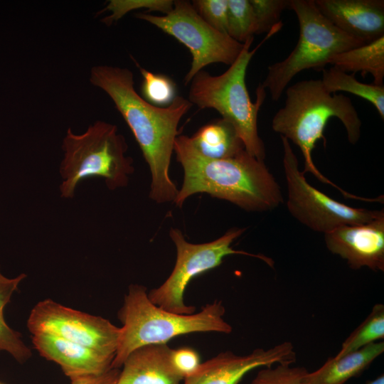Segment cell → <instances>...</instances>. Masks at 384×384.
Wrapping results in <instances>:
<instances>
[{
  "label": "cell",
  "instance_id": "obj_9",
  "mask_svg": "<svg viewBox=\"0 0 384 384\" xmlns=\"http://www.w3.org/2000/svg\"><path fill=\"white\" fill-rule=\"evenodd\" d=\"M135 16L155 26L188 48L192 61L184 78L186 85L210 64L221 63L230 65L244 46V43H239L210 26L188 1H174L172 10L166 14L157 16L146 12Z\"/></svg>",
  "mask_w": 384,
  "mask_h": 384
},
{
  "label": "cell",
  "instance_id": "obj_24",
  "mask_svg": "<svg viewBox=\"0 0 384 384\" xmlns=\"http://www.w3.org/2000/svg\"><path fill=\"white\" fill-rule=\"evenodd\" d=\"M143 78L142 92L145 100L159 107L170 105L176 97V86L166 75L153 73L139 68Z\"/></svg>",
  "mask_w": 384,
  "mask_h": 384
},
{
  "label": "cell",
  "instance_id": "obj_11",
  "mask_svg": "<svg viewBox=\"0 0 384 384\" xmlns=\"http://www.w3.org/2000/svg\"><path fill=\"white\" fill-rule=\"evenodd\" d=\"M27 327L32 335L54 336L115 357L120 334L108 319L65 306L51 299L31 309Z\"/></svg>",
  "mask_w": 384,
  "mask_h": 384
},
{
  "label": "cell",
  "instance_id": "obj_3",
  "mask_svg": "<svg viewBox=\"0 0 384 384\" xmlns=\"http://www.w3.org/2000/svg\"><path fill=\"white\" fill-rule=\"evenodd\" d=\"M283 107L274 115L272 130L292 142L300 149L304 160V174L310 172L319 181L338 189L345 198L363 200L336 186L315 166L312 151L323 140L329 120L338 118L343 124L348 142L355 144L361 137V120L351 99L341 94L330 93L321 80L299 81L285 90Z\"/></svg>",
  "mask_w": 384,
  "mask_h": 384
},
{
  "label": "cell",
  "instance_id": "obj_17",
  "mask_svg": "<svg viewBox=\"0 0 384 384\" xmlns=\"http://www.w3.org/2000/svg\"><path fill=\"white\" fill-rule=\"evenodd\" d=\"M384 352V341L370 343L341 356L329 358L318 369L304 376L306 384H344L359 376Z\"/></svg>",
  "mask_w": 384,
  "mask_h": 384
},
{
  "label": "cell",
  "instance_id": "obj_14",
  "mask_svg": "<svg viewBox=\"0 0 384 384\" xmlns=\"http://www.w3.org/2000/svg\"><path fill=\"white\" fill-rule=\"evenodd\" d=\"M335 26L365 43L384 36L383 0H314Z\"/></svg>",
  "mask_w": 384,
  "mask_h": 384
},
{
  "label": "cell",
  "instance_id": "obj_32",
  "mask_svg": "<svg viewBox=\"0 0 384 384\" xmlns=\"http://www.w3.org/2000/svg\"><path fill=\"white\" fill-rule=\"evenodd\" d=\"M0 384H4V383H0Z\"/></svg>",
  "mask_w": 384,
  "mask_h": 384
},
{
  "label": "cell",
  "instance_id": "obj_16",
  "mask_svg": "<svg viewBox=\"0 0 384 384\" xmlns=\"http://www.w3.org/2000/svg\"><path fill=\"white\" fill-rule=\"evenodd\" d=\"M172 350L167 343L134 349L124 361L116 384H181L184 378L173 363Z\"/></svg>",
  "mask_w": 384,
  "mask_h": 384
},
{
  "label": "cell",
  "instance_id": "obj_30",
  "mask_svg": "<svg viewBox=\"0 0 384 384\" xmlns=\"http://www.w3.org/2000/svg\"><path fill=\"white\" fill-rule=\"evenodd\" d=\"M119 372V368H112L100 375L77 377L70 379V384H116Z\"/></svg>",
  "mask_w": 384,
  "mask_h": 384
},
{
  "label": "cell",
  "instance_id": "obj_23",
  "mask_svg": "<svg viewBox=\"0 0 384 384\" xmlns=\"http://www.w3.org/2000/svg\"><path fill=\"white\" fill-rule=\"evenodd\" d=\"M228 35L243 43L257 34V23L249 0H228Z\"/></svg>",
  "mask_w": 384,
  "mask_h": 384
},
{
  "label": "cell",
  "instance_id": "obj_10",
  "mask_svg": "<svg viewBox=\"0 0 384 384\" xmlns=\"http://www.w3.org/2000/svg\"><path fill=\"white\" fill-rule=\"evenodd\" d=\"M282 164L287 187V209L311 230L327 233L345 225L370 222L384 216V210L358 208L340 203L310 185L299 170L290 142L280 136Z\"/></svg>",
  "mask_w": 384,
  "mask_h": 384
},
{
  "label": "cell",
  "instance_id": "obj_5",
  "mask_svg": "<svg viewBox=\"0 0 384 384\" xmlns=\"http://www.w3.org/2000/svg\"><path fill=\"white\" fill-rule=\"evenodd\" d=\"M282 27L279 23L272 28L256 48L250 50L254 37L244 42L237 59L219 75L201 70L190 82L188 100L200 109L210 108L218 112L230 123L241 139L245 151L260 161L265 158V144L257 131V115L265 97L266 90L260 84L256 101L250 97L245 75L248 65L257 49Z\"/></svg>",
  "mask_w": 384,
  "mask_h": 384
},
{
  "label": "cell",
  "instance_id": "obj_22",
  "mask_svg": "<svg viewBox=\"0 0 384 384\" xmlns=\"http://www.w3.org/2000/svg\"><path fill=\"white\" fill-rule=\"evenodd\" d=\"M384 338V305L375 304L365 320L344 340L336 356L359 350Z\"/></svg>",
  "mask_w": 384,
  "mask_h": 384
},
{
  "label": "cell",
  "instance_id": "obj_15",
  "mask_svg": "<svg viewBox=\"0 0 384 384\" xmlns=\"http://www.w3.org/2000/svg\"><path fill=\"white\" fill-rule=\"evenodd\" d=\"M32 343L41 356L57 363L70 379L100 375L112 368L114 357L60 337L32 335Z\"/></svg>",
  "mask_w": 384,
  "mask_h": 384
},
{
  "label": "cell",
  "instance_id": "obj_18",
  "mask_svg": "<svg viewBox=\"0 0 384 384\" xmlns=\"http://www.w3.org/2000/svg\"><path fill=\"white\" fill-rule=\"evenodd\" d=\"M190 141L201 156L211 159L231 158L245 150L233 126L222 117L201 127Z\"/></svg>",
  "mask_w": 384,
  "mask_h": 384
},
{
  "label": "cell",
  "instance_id": "obj_27",
  "mask_svg": "<svg viewBox=\"0 0 384 384\" xmlns=\"http://www.w3.org/2000/svg\"><path fill=\"white\" fill-rule=\"evenodd\" d=\"M255 16L257 34L268 33L279 21L289 0H249Z\"/></svg>",
  "mask_w": 384,
  "mask_h": 384
},
{
  "label": "cell",
  "instance_id": "obj_7",
  "mask_svg": "<svg viewBox=\"0 0 384 384\" xmlns=\"http://www.w3.org/2000/svg\"><path fill=\"white\" fill-rule=\"evenodd\" d=\"M299 24L298 42L283 60L268 66L260 84L278 101L293 78L307 69L323 70L333 55L366 43L335 26L318 9L314 0H289Z\"/></svg>",
  "mask_w": 384,
  "mask_h": 384
},
{
  "label": "cell",
  "instance_id": "obj_6",
  "mask_svg": "<svg viewBox=\"0 0 384 384\" xmlns=\"http://www.w3.org/2000/svg\"><path fill=\"white\" fill-rule=\"evenodd\" d=\"M63 159L60 165L63 181L60 196L73 198L83 179L100 176L110 190L126 186L134 172L128 145L116 125L96 121L82 134L68 129L63 141Z\"/></svg>",
  "mask_w": 384,
  "mask_h": 384
},
{
  "label": "cell",
  "instance_id": "obj_26",
  "mask_svg": "<svg viewBox=\"0 0 384 384\" xmlns=\"http://www.w3.org/2000/svg\"><path fill=\"white\" fill-rule=\"evenodd\" d=\"M309 371L304 367L289 363H277L264 367L248 384H306L304 376Z\"/></svg>",
  "mask_w": 384,
  "mask_h": 384
},
{
  "label": "cell",
  "instance_id": "obj_13",
  "mask_svg": "<svg viewBox=\"0 0 384 384\" xmlns=\"http://www.w3.org/2000/svg\"><path fill=\"white\" fill-rule=\"evenodd\" d=\"M327 249L353 270L384 271V216L370 222L345 225L324 234Z\"/></svg>",
  "mask_w": 384,
  "mask_h": 384
},
{
  "label": "cell",
  "instance_id": "obj_31",
  "mask_svg": "<svg viewBox=\"0 0 384 384\" xmlns=\"http://www.w3.org/2000/svg\"><path fill=\"white\" fill-rule=\"evenodd\" d=\"M366 384H384V375L380 374L372 380H368Z\"/></svg>",
  "mask_w": 384,
  "mask_h": 384
},
{
  "label": "cell",
  "instance_id": "obj_28",
  "mask_svg": "<svg viewBox=\"0 0 384 384\" xmlns=\"http://www.w3.org/2000/svg\"><path fill=\"white\" fill-rule=\"evenodd\" d=\"M191 4L210 26L228 34V0H194Z\"/></svg>",
  "mask_w": 384,
  "mask_h": 384
},
{
  "label": "cell",
  "instance_id": "obj_19",
  "mask_svg": "<svg viewBox=\"0 0 384 384\" xmlns=\"http://www.w3.org/2000/svg\"><path fill=\"white\" fill-rule=\"evenodd\" d=\"M329 64L343 72L370 74L373 84L383 85L384 36L331 57Z\"/></svg>",
  "mask_w": 384,
  "mask_h": 384
},
{
  "label": "cell",
  "instance_id": "obj_2",
  "mask_svg": "<svg viewBox=\"0 0 384 384\" xmlns=\"http://www.w3.org/2000/svg\"><path fill=\"white\" fill-rule=\"evenodd\" d=\"M174 151L184 174L174 201L180 208L198 193L228 201L247 211L271 210L283 202L280 186L264 161L245 150L228 159H208L193 148L189 137L178 135Z\"/></svg>",
  "mask_w": 384,
  "mask_h": 384
},
{
  "label": "cell",
  "instance_id": "obj_20",
  "mask_svg": "<svg viewBox=\"0 0 384 384\" xmlns=\"http://www.w3.org/2000/svg\"><path fill=\"white\" fill-rule=\"evenodd\" d=\"M321 80L330 93L347 92L368 101L375 107L381 119H384L383 85L361 82L356 79L354 74H348L335 66L323 69Z\"/></svg>",
  "mask_w": 384,
  "mask_h": 384
},
{
  "label": "cell",
  "instance_id": "obj_25",
  "mask_svg": "<svg viewBox=\"0 0 384 384\" xmlns=\"http://www.w3.org/2000/svg\"><path fill=\"white\" fill-rule=\"evenodd\" d=\"M174 6L172 0H112L102 11H110V15L102 19L106 24L119 20L127 12L139 9H145L150 11H159L166 14Z\"/></svg>",
  "mask_w": 384,
  "mask_h": 384
},
{
  "label": "cell",
  "instance_id": "obj_21",
  "mask_svg": "<svg viewBox=\"0 0 384 384\" xmlns=\"http://www.w3.org/2000/svg\"><path fill=\"white\" fill-rule=\"evenodd\" d=\"M26 277V274L22 273L14 278H9L0 271V351L9 353L20 363L30 358L32 353L23 341L21 335L5 321L4 309L20 282Z\"/></svg>",
  "mask_w": 384,
  "mask_h": 384
},
{
  "label": "cell",
  "instance_id": "obj_1",
  "mask_svg": "<svg viewBox=\"0 0 384 384\" xmlns=\"http://www.w3.org/2000/svg\"><path fill=\"white\" fill-rule=\"evenodd\" d=\"M90 82L111 98L137 142L151 173L149 197L174 203L178 190L169 176L171 159L178 124L191 102L181 96L166 107L149 102L136 91L133 73L126 68L95 65Z\"/></svg>",
  "mask_w": 384,
  "mask_h": 384
},
{
  "label": "cell",
  "instance_id": "obj_4",
  "mask_svg": "<svg viewBox=\"0 0 384 384\" xmlns=\"http://www.w3.org/2000/svg\"><path fill=\"white\" fill-rule=\"evenodd\" d=\"M225 313L222 301L218 300L198 312H171L153 304L145 287L130 284L117 314L122 326L112 368L119 369L132 351L144 345L166 343L174 337L191 333L230 334L233 328L223 319Z\"/></svg>",
  "mask_w": 384,
  "mask_h": 384
},
{
  "label": "cell",
  "instance_id": "obj_8",
  "mask_svg": "<svg viewBox=\"0 0 384 384\" xmlns=\"http://www.w3.org/2000/svg\"><path fill=\"white\" fill-rule=\"evenodd\" d=\"M245 230L233 228L213 241L194 244L188 242L180 230L171 228L169 235L176 248V263L165 282L148 292L151 302L171 312L194 313L195 306L186 304L183 299L188 283L195 277L219 266L223 258L230 255L256 257L273 267V260L265 255L236 250L231 247L232 242Z\"/></svg>",
  "mask_w": 384,
  "mask_h": 384
},
{
  "label": "cell",
  "instance_id": "obj_12",
  "mask_svg": "<svg viewBox=\"0 0 384 384\" xmlns=\"http://www.w3.org/2000/svg\"><path fill=\"white\" fill-rule=\"evenodd\" d=\"M296 361L297 353L289 341L268 349L258 348L244 356L223 351L201 363L193 373L183 379V384H238L254 369L277 363L293 364Z\"/></svg>",
  "mask_w": 384,
  "mask_h": 384
},
{
  "label": "cell",
  "instance_id": "obj_29",
  "mask_svg": "<svg viewBox=\"0 0 384 384\" xmlns=\"http://www.w3.org/2000/svg\"><path fill=\"white\" fill-rule=\"evenodd\" d=\"M171 357L175 367L184 378L193 373L201 364L198 353L191 347L173 349Z\"/></svg>",
  "mask_w": 384,
  "mask_h": 384
}]
</instances>
